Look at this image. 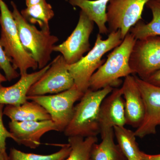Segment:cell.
Wrapping results in <instances>:
<instances>
[{
    "instance_id": "obj_1",
    "label": "cell",
    "mask_w": 160,
    "mask_h": 160,
    "mask_svg": "<svg viewBox=\"0 0 160 160\" xmlns=\"http://www.w3.org/2000/svg\"><path fill=\"white\" fill-rule=\"evenodd\" d=\"M113 89L110 86L96 91L88 89L74 106L71 121L64 131L65 136L86 138L99 134L100 107Z\"/></svg>"
},
{
    "instance_id": "obj_2",
    "label": "cell",
    "mask_w": 160,
    "mask_h": 160,
    "mask_svg": "<svg viewBox=\"0 0 160 160\" xmlns=\"http://www.w3.org/2000/svg\"><path fill=\"white\" fill-rule=\"evenodd\" d=\"M137 39L129 32L122 43L108 54L105 61L93 73L89 82V89L96 91L107 86L117 87L120 78L133 74L129 66V59Z\"/></svg>"
},
{
    "instance_id": "obj_3",
    "label": "cell",
    "mask_w": 160,
    "mask_h": 160,
    "mask_svg": "<svg viewBox=\"0 0 160 160\" xmlns=\"http://www.w3.org/2000/svg\"><path fill=\"white\" fill-rule=\"evenodd\" d=\"M11 4L12 16L23 48L37 62L38 68L42 69L51 60L53 47L58 38L51 35L50 30H38L23 17L13 2Z\"/></svg>"
},
{
    "instance_id": "obj_4",
    "label": "cell",
    "mask_w": 160,
    "mask_h": 160,
    "mask_svg": "<svg viewBox=\"0 0 160 160\" xmlns=\"http://www.w3.org/2000/svg\"><path fill=\"white\" fill-rule=\"evenodd\" d=\"M123 40L119 29L112 32L106 40L98 34L93 48L85 56L77 62L67 65V68L74 80L75 86L80 91L85 93L89 88L91 77L105 62L103 56L112 49L119 46Z\"/></svg>"
},
{
    "instance_id": "obj_5",
    "label": "cell",
    "mask_w": 160,
    "mask_h": 160,
    "mask_svg": "<svg viewBox=\"0 0 160 160\" xmlns=\"http://www.w3.org/2000/svg\"><path fill=\"white\" fill-rule=\"evenodd\" d=\"M0 43L13 68L19 69L20 75L27 74L29 69L36 70L38 63L23 48L12 12L7 5L0 1Z\"/></svg>"
},
{
    "instance_id": "obj_6",
    "label": "cell",
    "mask_w": 160,
    "mask_h": 160,
    "mask_svg": "<svg viewBox=\"0 0 160 160\" xmlns=\"http://www.w3.org/2000/svg\"><path fill=\"white\" fill-rule=\"evenodd\" d=\"M84 94L74 86L71 89L50 95L27 96L44 107L51 117L57 131L62 132L71 121L74 112V104Z\"/></svg>"
},
{
    "instance_id": "obj_7",
    "label": "cell",
    "mask_w": 160,
    "mask_h": 160,
    "mask_svg": "<svg viewBox=\"0 0 160 160\" xmlns=\"http://www.w3.org/2000/svg\"><path fill=\"white\" fill-rule=\"evenodd\" d=\"M150 0H110L106 16L109 32H121L124 39L130 29L142 20L144 6Z\"/></svg>"
},
{
    "instance_id": "obj_8",
    "label": "cell",
    "mask_w": 160,
    "mask_h": 160,
    "mask_svg": "<svg viewBox=\"0 0 160 160\" xmlns=\"http://www.w3.org/2000/svg\"><path fill=\"white\" fill-rule=\"evenodd\" d=\"M133 74L146 80L160 69V37L137 40L129 59Z\"/></svg>"
},
{
    "instance_id": "obj_9",
    "label": "cell",
    "mask_w": 160,
    "mask_h": 160,
    "mask_svg": "<svg viewBox=\"0 0 160 160\" xmlns=\"http://www.w3.org/2000/svg\"><path fill=\"white\" fill-rule=\"evenodd\" d=\"M67 65L62 55L55 58L49 69L30 87L27 96L57 94L71 89L74 82Z\"/></svg>"
},
{
    "instance_id": "obj_10",
    "label": "cell",
    "mask_w": 160,
    "mask_h": 160,
    "mask_svg": "<svg viewBox=\"0 0 160 160\" xmlns=\"http://www.w3.org/2000/svg\"><path fill=\"white\" fill-rule=\"evenodd\" d=\"M94 24L82 10L77 25L72 33L65 42L54 46L53 51L60 52L68 65L79 61L84 53L90 50L89 38Z\"/></svg>"
},
{
    "instance_id": "obj_11",
    "label": "cell",
    "mask_w": 160,
    "mask_h": 160,
    "mask_svg": "<svg viewBox=\"0 0 160 160\" xmlns=\"http://www.w3.org/2000/svg\"><path fill=\"white\" fill-rule=\"evenodd\" d=\"M141 92L144 105V120L134 132L136 137L142 138L146 136L155 134L160 125V87L154 86L134 76Z\"/></svg>"
},
{
    "instance_id": "obj_12",
    "label": "cell",
    "mask_w": 160,
    "mask_h": 160,
    "mask_svg": "<svg viewBox=\"0 0 160 160\" xmlns=\"http://www.w3.org/2000/svg\"><path fill=\"white\" fill-rule=\"evenodd\" d=\"M9 131L15 138L16 142L31 149L41 145V139L46 132L57 131L56 126L51 120L42 121L16 122L9 123Z\"/></svg>"
},
{
    "instance_id": "obj_13",
    "label": "cell",
    "mask_w": 160,
    "mask_h": 160,
    "mask_svg": "<svg viewBox=\"0 0 160 160\" xmlns=\"http://www.w3.org/2000/svg\"><path fill=\"white\" fill-rule=\"evenodd\" d=\"M99 124L101 136L114 126L123 127L126 125L122 88H113L103 100L100 107Z\"/></svg>"
},
{
    "instance_id": "obj_14",
    "label": "cell",
    "mask_w": 160,
    "mask_h": 160,
    "mask_svg": "<svg viewBox=\"0 0 160 160\" xmlns=\"http://www.w3.org/2000/svg\"><path fill=\"white\" fill-rule=\"evenodd\" d=\"M126 125L138 128L142 122L145 108L142 97L134 76L125 78L122 86Z\"/></svg>"
},
{
    "instance_id": "obj_15",
    "label": "cell",
    "mask_w": 160,
    "mask_h": 160,
    "mask_svg": "<svg viewBox=\"0 0 160 160\" xmlns=\"http://www.w3.org/2000/svg\"><path fill=\"white\" fill-rule=\"evenodd\" d=\"M51 63L39 71L21 76L17 82L5 87L0 83V104L18 106L28 101L27 94L30 87L44 74Z\"/></svg>"
},
{
    "instance_id": "obj_16",
    "label": "cell",
    "mask_w": 160,
    "mask_h": 160,
    "mask_svg": "<svg viewBox=\"0 0 160 160\" xmlns=\"http://www.w3.org/2000/svg\"><path fill=\"white\" fill-rule=\"evenodd\" d=\"M4 115L11 121L30 122L51 120L46 109L36 102L27 101L20 106L7 105L4 108Z\"/></svg>"
},
{
    "instance_id": "obj_17",
    "label": "cell",
    "mask_w": 160,
    "mask_h": 160,
    "mask_svg": "<svg viewBox=\"0 0 160 160\" xmlns=\"http://www.w3.org/2000/svg\"><path fill=\"white\" fill-rule=\"evenodd\" d=\"M110 0H69L73 6H78L88 18L97 25L99 34L109 33L107 23V6Z\"/></svg>"
},
{
    "instance_id": "obj_18",
    "label": "cell",
    "mask_w": 160,
    "mask_h": 160,
    "mask_svg": "<svg viewBox=\"0 0 160 160\" xmlns=\"http://www.w3.org/2000/svg\"><path fill=\"white\" fill-rule=\"evenodd\" d=\"M146 6L151 10L152 19L146 24L140 21L130 29L129 32L137 40L149 37H160V2L157 0H150Z\"/></svg>"
},
{
    "instance_id": "obj_19",
    "label": "cell",
    "mask_w": 160,
    "mask_h": 160,
    "mask_svg": "<svg viewBox=\"0 0 160 160\" xmlns=\"http://www.w3.org/2000/svg\"><path fill=\"white\" fill-rule=\"evenodd\" d=\"M113 129L106 132L102 137L100 144L92 146L91 156L92 160H123L125 157L119 147L114 142Z\"/></svg>"
},
{
    "instance_id": "obj_20",
    "label": "cell",
    "mask_w": 160,
    "mask_h": 160,
    "mask_svg": "<svg viewBox=\"0 0 160 160\" xmlns=\"http://www.w3.org/2000/svg\"><path fill=\"white\" fill-rule=\"evenodd\" d=\"M21 13L32 25L38 24L42 30H50L49 22L54 17V13L51 5L46 0L27 7L22 10Z\"/></svg>"
},
{
    "instance_id": "obj_21",
    "label": "cell",
    "mask_w": 160,
    "mask_h": 160,
    "mask_svg": "<svg viewBox=\"0 0 160 160\" xmlns=\"http://www.w3.org/2000/svg\"><path fill=\"white\" fill-rule=\"evenodd\" d=\"M113 130L118 146L126 160H141L142 151L138 146L134 132L125 126H114Z\"/></svg>"
},
{
    "instance_id": "obj_22",
    "label": "cell",
    "mask_w": 160,
    "mask_h": 160,
    "mask_svg": "<svg viewBox=\"0 0 160 160\" xmlns=\"http://www.w3.org/2000/svg\"><path fill=\"white\" fill-rule=\"evenodd\" d=\"M98 141L97 137H68V143L71 147V151L67 158L63 160H92V149Z\"/></svg>"
},
{
    "instance_id": "obj_23",
    "label": "cell",
    "mask_w": 160,
    "mask_h": 160,
    "mask_svg": "<svg viewBox=\"0 0 160 160\" xmlns=\"http://www.w3.org/2000/svg\"><path fill=\"white\" fill-rule=\"evenodd\" d=\"M70 151L69 143L63 145L58 151L49 155L27 153L12 148L9 151L8 160H63L69 155Z\"/></svg>"
},
{
    "instance_id": "obj_24",
    "label": "cell",
    "mask_w": 160,
    "mask_h": 160,
    "mask_svg": "<svg viewBox=\"0 0 160 160\" xmlns=\"http://www.w3.org/2000/svg\"><path fill=\"white\" fill-rule=\"evenodd\" d=\"M0 68L4 73L6 79L9 82L18 78L20 73L14 69L8 58L6 56L0 43Z\"/></svg>"
},
{
    "instance_id": "obj_25",
    "label": "cell",
    "mask_w": 160,
    "mask_h": 160,
    "mask_svg": "<svg viewBox=\"0 0 160 160\" xmlns=\"http://www.w3.org/2000/svg\"><path fill=\"white\" fill-rule=\"evenodd\" d=\"M5 105L0 104V150L4 152H6V140L8 138L15 141V138L10 131H8L5 126L3 121V115Z\"/></svg>"
},
{
    "instance_id": "obj_26",
    "label": "cell",
    "mask_w": 160,
    "mask_h": 160,
    "mask_svg": "<svg viewBox=\"0 0 160 160\" xmlns=\"http://www.w3.org/2000/svg\"><path fill=\"white\" fill-rule=\"evenodd\" d=\"M145 81L154 86L160 87V69L151 75Z\"/></svg>"
},
{
    "instance_id": "obj_27",
    "label": "cell",
    "mask_w": 160,
    "mask_h": 160,
    "mask_svg": "<svg viewBox=\"0 0 160 160\" xmlns=\"http://www.w3.org/2000/svg\"><path fill=\"white\" fill-rule=\"evenodd\" d=\"M141 160H160V154H148L142 152Z\"/></svg>"
},
{
    "instance_id": "obj_28",
    "label": "cell",
    "mask_w": 160,
    "mask_h": 160,
    "mask_svg": "<svg viewBox=\"0 0 160 160\" xmlns=\"http://www.w3.org/2000/svg\"><path fill=\"white\" fill-rule=\"evenodd\" d=\"M42 0H26V5L27 7L33 6L40 2Z\"/></svg>"
},
{
    "instance_id": "obj_29",
    "label": "cell",
    "mask_w": 160,
    "mask_h": 160,
    "mask_svg": "<svg viewBox=\"0 0 160 160\" xmlns=\"http://www.w3.org/2000/svg\"><path fill=\"white\" fill-rule=\"evenodd\" d=\"M0 160H8V155L6 152L0 150Z\"/></svg>"
},
{
    "instance_id": "obj_30",
    "label": "cell",
    "mask_w": 160,
    "mask_h": 160,
    "mask_svg": "<svg viewBox=\"0 0 160 160\" xmlns=\"http://www.w3.org/2000/svg\"><path fill=\"white\" fill-rule=\"evenodd\" d=\"M6 81H7V80L6 79V77L2 74L0 72V83L4 82Z\"/></svg>"
},
{
    "instance_id": "obj_31",
    "label": "cell",
    "mask_w": 160,
    "mask_h": 160,
    "mask_svg": "<svg viewBox=\"0 0 160 160\" xmlns=\"http://www.w3.org/2000/svg\"><path fill=\"white\" fill-rule=\"evenodd\" d=\"M157 1H158V2H160V0H157Z\"/></svg>"
},
{
    "instance_id": "obj_32",
    "label": "cell",
    "mask_w": 160,
    "mask_h": 160,
    "mask_svg": "<svg viewBox=\"0 0 160 160\" xmlns=\"http://www.w3.org/2000/svg\"><path fill=\"white\" fill-rule=\"evenodd\" d=\"M1 1V0H0V1Z\"/></svg>"
}]
</instances>
